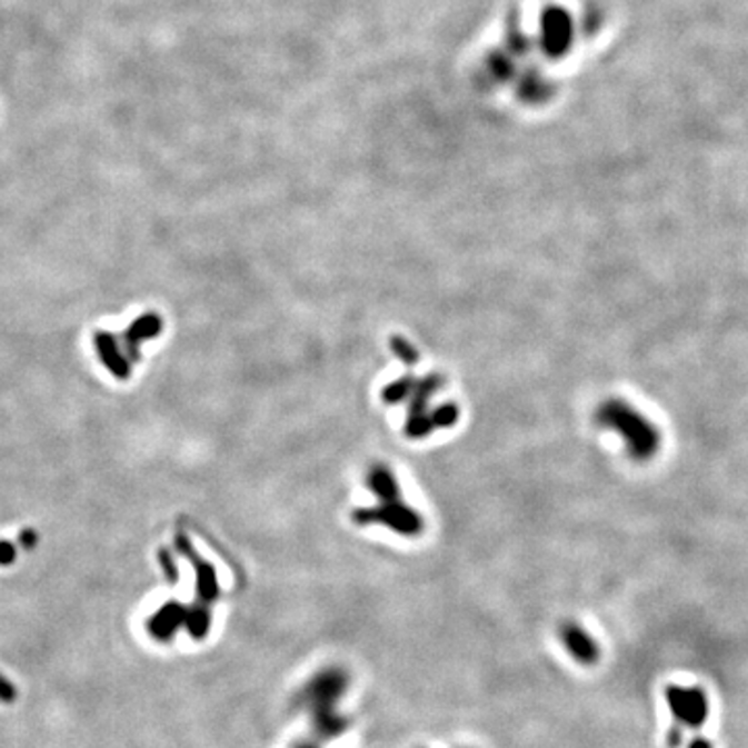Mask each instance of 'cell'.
Here are the masks:
<instances>
[{"label": "cell", "instance_id": "277c9868", "mask_svg": "<svg viewBox=\"0 0 748 748\" xmlns=\"http://www.w3.org/2000/svg\"><path fill=\"white\" fill-rule=\"evenodd\" d=\"M542 32H545L547 52L561 54L568 47V19L558 9L547 11L545 21H542Z\"/></svg>", "mask_w": 748, "mask_h": 748}, {"label": "cell", "instance_id": "5b68a950", "mask_svg": "<svg viewBox=\"0 0 748 748\" xmlns=\"http://www.w3.org/2000/svg\"><path fill=\"white\" fill-rule=\"evenodd\" d=\"M391 346H393V351L398 353L399 358H401V360H406L408 365H410V362H415V360H418V353H416V351L412 350V348H410V346H408L403 339H393V341H391Z\"/></svg>", "mask_w": 748, "mask_h": 748}, {"label": "cell", "instance_id": "7a4b0ae2", "mask_svg": "<svg viewBox=\"0 0 748 748\" xmlns=\"http://www.w3.org/2000/svg\"><path fill=\"white\" fill-rule=\"evenodd\" d=\"M346 685H348V680L341 671L329 669V671L317 676L310 682V686L303 690V702L310 707L315 728L325 738L337 736L346 728V719L335 716V702L339 699V695L346 690Z\"/></svg>", "mask_w": 748, "mask_h": 748}, {"label": "cell", "instance_id": "3957f363", "mask_svg": "<svg viewBox=\"0 0 748 748\" xmlns=\"http://www.w3.org/2000/svg\"><path fill=\"white\" fill-rule=\"evenodd\" d=\"M601 420L609 429L621 430L620 435L628 441V446L632 447L630 451H635L640 458L651 456L657 447V432H655L651 422H647L642 416L630 410L628 406L621 403H607L601 412Z\"/></svg>", "mask_w": 748, "mask_h": 748}, {"label": "cell", "instance_id": "8992f818", "mask_svg": "<svg viewBox=\"0 0 748 748\" xmlns=\"http://www.w3.org/2000/svg\"><path fill=\"white\" fill-rule=\"evenodd\" d=\"M296 748H315L312 745H298Z\"/></svg>", "mask_w": 748, "mask_h": 748}, {"label": "cell", "instance_id": "6da1fadb", "mask_svg": "<svg viewBox=\"0 0 748 748\" xmlns=\"http://www.w3.org/2000/svg\"><path fill=\"white\" fill-rule=\"evenodd\" d=\"M368 487L375 491L381 503H379V508H372V510L356 511L353 513L356 522H360V525L379 522V525L398 530L399 535H406V537L420 535V530H422L420 516L410 510L408 506H403L398 482L385 466H377V468L370 470Z\"/></svg>", "mask_w": 748, "mask_h": 748}]
</instances>
